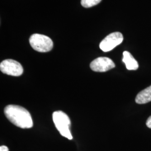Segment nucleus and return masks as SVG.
Listing matches in <instances>:
<instances>
[{
    "label": "nucleus",
    "instance_id": "1",
    "mask_svg": "<svg viewBox=\"0 0 151 151\" xmlns=\"http://www.w3.org/2000/svg\"><path fill=\"white\" fill-rule=\"evenodd\" d=\"M4 113L8 120L18 127L29 129L33 126L30 114L22 106L15 105H7L4 109Z\"/></svg>",
    "mask_w": 151,
    "mask_h": 151
},
{
    "label": "nucleus",
    "instance_id": "2",
    "mask_svg": "<svg viewBox=\"0 0 151 151\" xmlns=\"http://www.w3.org/2000/svg\"><path fill=\"white\" fill-rule=\"evenodd\" d=\"M53 120L61 135L70 140L72 139L70 130V119L66 114L62 111H54L53 113Z\"/></svg>",
    "mask_w": 151,
    "mask_h": 151
},
{
    "label": "nucleus",
    "instance_id": "3",
    "mask_svg": "<svg viewBox=\"0 0 151 151\" xmlns=\"http://www.w3.org/2000/svg\"><path fill=\"white\" fill-rule=\"evenodd\" d=\"M29 42L32 48L39 52H48L53 47V43L50 38L42 34H32L29 39Z\"/></svg>",
    "mask_w": 151,
    "mask_h": 151
},
{
    "label": "nucleus",
    "instance_id": "4",
    "mask_svg": "<svg viewBox=\"0 0 151 151\" xmlns=\"http://www.w3.org/2000/svg\"><path fill=\"white\" fill-rule=\"evenodd\" d=\"M123 41V36L121 32H112L108 35L101 42L100 44V48L103 52H109L122 43Z\"/></svg>",
    "mask_w": 151,
    "mask_h": 151
},
{
    "label": "nucleus",
    "instance_id": "5",
    "mask_svg": "<svg viewBox=\"0 0 151 151\" xmlns=\"http://www.w3.org/2000/svg\"><path fill=\"white\" fill-rule=\"evenodd\" d=\"M0 70L7 75L12 76H20L23 73V67L22 65L13 60H3L0 64Z\"/></svg>",
    "mask_w": 151,
    "mask_h": 151
},
{
    "label": "nucleus",
    "instance_id": "6",
    "mask_svg": "<svg viewBox=\"0 0 151 151\" xmlns=\"http://www.w3.org/2000/svg\"><path fill=\"white\" fill-rule=\"evenodd\" d=\"M115 67L113 61L108 57H99L90 63L92 70L98 72H104L110 70Z\"/></svg>",
    "mask_w": 151,
    "mask_h": 151
},
{
    "label": "nucleus",
    "instance_id": "7",
    "mask_svg": "<svg viewBox=\"0 0 151 151\" xmlns=\"http://www.w3.org/2000/svg\"><path fill=\"white\" fill-rule=\"evenodd\" d=\"M123 54V62L125 64L127 70H137L139 67V65L133 55L128 51H124Z\"/></svg>",
    "mask_w": 151,
    "mask_h": 151
},
{
    "label": "nucleus",
    "instance_id": "8",
    "mask_svg": "<svg viewBox=\"0 0 151 151\" xmlns=\"http://www.w3.org/2000/svg\"><path fill=\"white\" fill-rule=\"evenodd\" d=\"M151 101V85L141 91L135 97V102L138 104H144Z\"/></svg>",
    "mask_w": 151,
    "mask_h": 151
},
{
    "label": "nucleus",
    "instance_id": "9",
    "mask_svg": "<svg viewBox=\"0 0 151 151\" xmlns=\"http://www.w3.org/2000/svg\"><path fill=\"white\" fill-rule=\"evenodd\" d=\"M102 0H81V5L85 8H89L97 5Z\"/></svg>",
    "mask_w": 151,
    "mask_h": 151
},
{
    "label": "nucleus",
    "instance_id": "10",
    "mask_svg": "<svg viewBox=\"0 0 151 151\" xmlns=\"http://www.w3.org/2000/svg\"><path fill=\"white\" fill-rule=\"evenodd\" d=\"M146 125L147 126L148 128L151 129V116H150L147 119L146 122Z\"/></svg>",
    "mask_w": 151,
    "mask_h": 151
},
{
    "label": "nucleus",
    "instance_id": "11",
    "mask_svg": "<svg viewBox=\"0 0 151 151\" xmlns=\"http://www.w3.org/2000/svg\"><path fill=\"white\" fill-rule=\"evenodd\" d=\"M0 151H9V148L5 146H1L0 147Z\"/></svg>",
    "mask_w": 151,
    "mask_h": 151
}]
</instances>
